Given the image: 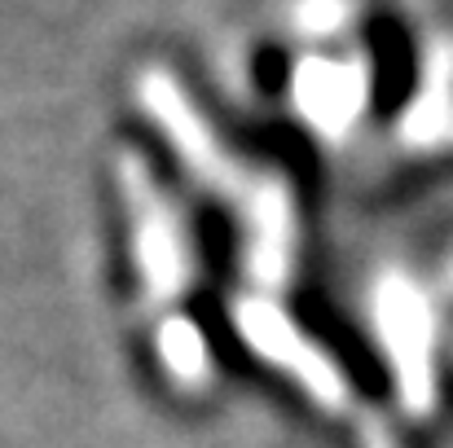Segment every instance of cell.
Instances as JSON below:
<instances>
[{
  "label": "cell",
  "mask_w": 453,
  "mask_h": 448,
  "mask_svg": "<svg viewBox=\"0 0 453 448\" xmlns=\"http://www.w3.org/2000/svg\"><path fill=\"white\" fill-rule=\"evenodd\" d=\"M137 102H142V110L150 115L154 128L163 133V141L176 149V158H180L211 194H220L225 202H234L238 216L256 202V194L265 189L269 171H251V167H242V163L225 149V141L211 133V124L203 119V110L189 102V93L180 88V80H176L172 71L146 66V71L137 75Z\"/></svg>",
  "instance_id": "1"
},
{
  "label": "cell",
  "mask_w": 453,
  "mask_h": 448,
  "mask_svg": "<svg viewBox=\"0 0 453 448\" xmlns=\"http://www.w3.org/2000/svg\"><path fill=\"white\" fill-rule=\"evenodd\" d=\"M119 189H124L128 220H133V264H137L142 299L150 308L176 303L194 277L189 229L180 211L172 207V198L158 189L150 163L133 149L119 158Z\"/></svg>",
  "instance_id": "2"
},
{
  "label": "cell",
  "mask_w": 453,
  "mask_h": 448,
  "mask_svg": "<svg viewBox=\"0 0 453 448\" xmlns=\"http://www.w3.org/2000/svg\"><path fill=\"white\" fill-rule=\"evenodd\" d=\"M370 57L365 53H308L291 75V106L321 141H348L370 106Z\"/></svg>",
  "instance_id": "3"
},
{
  "label": "cell",
  "mask_w": 453,
  "mask_h": 448,
  "mask_svg": "<svg viewBox=\"0 0 453 448\" xmlns=\"http://www.w3.org/2000/svg\"><path fill=\"white\" fill-rule=\"evenodd\" d=\"M234 325L242 330V338L260 356H269L278 369L296 374L312 396H321L326 405H339L343 400V378L330 365V356L317 343H308V334L269 295L247 291V295L234 303Z\"/></svg>",
  "instance_id": "4"
},
{
  "label": "cell",
  "mask_w": 453,
  "mask_h": 448,
  "mask_svg": "<svg viewBox=\"0 0 453 448\" xmlns=\"http://www.w3.org/2000/svg\"><path fill=\"white\" fill-rule=\"evenodd\" d=\"M238 220H242V269H247L256 295L282 291L296 273V238H300L291 185L269 171L265 189Z\"/></svg>",
  "instance_id": "5"
},
{
  "label": "cell",
  "mask_w": 453,
  "mask_h": 448,
  "mask_svg": "<svg viewBox=\"0 0 453 448\" xmlns=\"http://www.w3.org/2000/svg\"><path fill=\"white\" fill-rule=\"evenodd\" d=\"M374 325L405 378V391L418 396L427 383V330H432L418 286H410L405 277H383L374 286Z\"/></svg>",
  "instance_id": "6"
},
{
  "label": "cell",
  "mask_w": 453,
  "mask_h": 448,
  "mask_svg": "<svg viewBox=\"0 0 453 448\" xmlns=\"http://www.w3.org/2000/svg\"><path fill=\"white\" fill-rule=\"evenodd\" d=\"M453 53L449 49H436L432 62H427V75H423V93L418 102L405 110V124H401V137L410 146H441L453 141V80H449Z\"/></svg>",
  "instance_id": "7"
},
{
  "label": "cell",
  "mask_w": 453,
  "mask_h": 448,
  "mask_svg": "<svg viewBox=\"0 0 453 448\" xmlns=\"http://www.w3.org/2000/svg\"><path fill=\"white\" fill-rule=\"evenodd\" d=\"M158 352L167 361V369L180 378V383H203L207 378V347H203V334L180 321V316H167L158 325Z\"/></svg>",
  "instance_id": "8"
},
{
  "label": "cell",
  "mask_w": 453,
  "mask_h": 448,
  "mask_svg": "<svg viewBox=\"0 0 453 448\" xmlns=\"http://www.w3.org/2000/svg\"><path fill=\"white\" fill-rule=\"evenodd\" d=\"M357 18V0H296L291 4V27L308 40H330L348 31Z\"/></svg>",
  "instance_id": "9"
}]
</instances>
